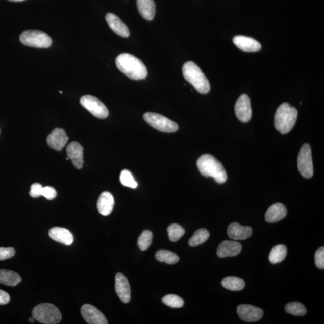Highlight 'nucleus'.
Segmentation results:
<instances>
[{"label": "nucleus", "mask_w": 324, "mask_h": 324, "mask_svg": "<svg viewBox=\"0 0 324 324\" xmlns=\"http://www.w3.org/2000/svg\"><path fill=\"white\" fill-rule=\"evenodd\" d=\"M29 320L30 322L33 323L34 321H35V318H34L33 317H31V318H29Z\"/></svg>", "instance_id": "obj_39"}, {"label": "nucleus", "mask_w": 324, "mask_h": 324, "mask_svg": "<svg viewBox=\"0 0 324 324\" xmlns=\"http://www.w3.org/2000/svg\"><path fill=\"white\" fill-rule=\"evenodd\" d=\"M153 234L149 230L142 232L138 239V245L142 251L147 250L152 243Z\"/></svg>", "instance_id": "obj_31"}, {"label": "nucleus", "mask_w": 324, "mask_h": 324, "mask_svg": "<svg viewBox=\"0 0 324 324\" xmlns=\"http://www.w3.org/2000/svg\"><path fill=\"white\" fill-rule=\"evenodd\" d=\"M287 214V209L282 203H276L269 208L265 214V220L268 223H275L281 221Z\"/></svg>", "instance_id": "obj_20"}, {"label": "nucleus", "mask_w": 324, "mask_h": 324, "mask_svg": "<svg viewBox=\"0 0 324 324\" xmlns=\"http://www.w3.org/2000/svg\"><path fill=\"white\" fill-rule=\"evenodd\" d=\"M69 141V138L64 130L61 128L54 129L47 136V143L49 147L60 151L66 146Z\"/></svg>", "instance_id": "obj_13"}, {"label": "nucleus", "mask_w": 324, "mask_h": 324, "mask_svg": "<svg viewBox=\"0 0 324 324\" xmlns=\"http://www.w3.org/2000/svg\"><path fill=\"white\" fill-rule=\"evenodd\" d=\"M115 201L113 196L108 192H104L101 194L97 201V209L102 216L110 215L114 209Z\"/></svg>", "instance_id": "obj_21"}, {"label": "nucleus", "mask_w": 324, "mask_h": 324, "mask_svg": "<svg viewBox=\"0 0 324 324\" xmlns=\"http://www.w3.org/2000/svg\"><path fill=\"white\" fill-rule=\"evenodd\" d=\"M43 187L39 183H35L31 186L30 195L34 198L42 196Z\"/></svg>", "instance_id": "obj_36"}, {"label": "nucleus", "mask_w": 324, "mask_h": 324, "mask_svg": "<svg viewBox=\"0 0 324 324\" xmlns=\"http://www.w3.org/2000/svg\"><path fill=\"white\" fill-rule=\"evenodd\" d=\"M298 168L301 175L306 179H310L313 175V165L311 147L308 144L302 146L297 160Z\"/></svg>", "instance_id": "obj_8"}, {"label": "nucleus", "mask_w": 324, "mask_h": 324, "mask_svg": "<svg viewBox=\"0 0 324 324\" xmlns=\"http://www.w3.org/2000/svg\"><path fill=\"white\" fill-rule=\"evenodd\" d=\"M210 237L209 232L205 228H201L194 233L189 241L190 247H196L205 243Z\"/></svg>", "instance_id": "obj_28"}, {"label": "nucleus", "mask_w": 324, "mask_h": 324, "mask_svg": "<svg viewBox=\"0 0 324 324\" xmlns=\"http://www.w3.org/2000/svg\"><path fill=\"white\" fill-rule=\"evenodd\" d=\"M120 180L122 185L130 187V188L136 189L138 186V183L135 180L134 176L128 170H122L120 175Z\"/></svg>", "instance_id": "obj_32"}, {"label": "nucleus", "mask_w": 324, "mask_h": 324, "mask_svg": "<svg viewBox=\"0 0 324 324\" xmlns=\"http://www.w3.org/2000/svg\"><path fill=\"white\" fill-rule=\"evenodd\" d=\"M22 281L16 272L7 269H0V284L9 286H16Z\"/></svg>", "instance_id": "obj_24"}, {"label": "nucleus", "mask_w": 324, "mask_h": 324, "mask_svg": "<svg viewBox=\"0 0 324 324\" xmlns=\"http://www.w3.org/2000/svg\"><path fill=\"white\" fill-rule=\"evenodd\" d=\"M237 312L241 319L248 322L258 321L264 314L262 309L251 305L238 306Z\"/></svg>", "instance_id": "obj_11"}, {"label": "nucleus", "mask_w": 324, "mask_h": 324, "mask_svg": "<svg viewBox=\"0 0 324 324\" xmlns=\"http://www.w3.org/2000/svg\"><path fill=\"white\" fill-rule=\"evenodd\" d=\"M241 250V245L238 242L226 240L219 244L217 255L220 258L235 257L240 253Z\"/></svg>", "instance_id": "obj_16"}, {"label": "nucleus", "mask_w": 324, "mask_h": 324, "mask_svg": "<svg viewBox=\"0 0 324 324\" xmlns=\"http://www.w3.org/2000/svg\"><path fill=\"white\" fill-rule=\"evenodd\" d=\"M315 261L317 267L322 269L324 268V248L323 247L316 251Z\"/></svg>", "instance_id": "obj_34"}, {"label": "nucleus", "mask_w": 324, "mask_h": 324, "mask_svg": "<svg viewBox=\"0 0 324 324\" xmlns=\"http://www.w3.org/2000/svg\"><path fill=\"white\" fill-rule=\"evenodd\" d=\"M84 319L89 324H107L108 320L100 310L89 304L84 305L81 309Z\"/></svg>", "instance_id": "obj_12"}, {"label": "nucleus", "mask_w": 324, "mask_h": 324, "mask_svg": "<svg viewBox=\"0 0 324 324\" xmlns=\"http://www.w3.org/2000/svg\"><path fill=\"white\" fill-rule=\"evenodd\" d=\"M106 20L110 28L118 35L123 37L129 36L128 27L117 15L109 13L106 15Z\"/></svg>", "instance_id": "obj_19"}, {"label": "nucleus", "mask_w": 324, "mask_h": 324, "mask_svg": "<svg viewBox=\"0 0 324 324\" xmlns=\"http://www.w3.org/2000/svg\"><path fill=\"white\" fill-rule=\"evenodd\" d=\"M167 231L169 240L172 242L179 241L185 234V230L180 225L176 223L169 225Z\"/></svg>", "instance_id": "obj_30"}, {"label": "nucleus", "mask_w": 324, "mask_h": 324, "mask_svg": "<svg viewBox=\"0 0 324 324\" xmlns=\"http://www.w3.org/2000/svg\"><path fill=\"white\" fill-rule=\"evenodd\" d=\"M233 42L238 48L245 52H257L261 49V44L251 37L237 36L233 39Z\"/></svg>", "instance_id": "obj_18"}, {"label": "nucleus", "mask_w": 324, "mask_h": 324, "mask_svg": "<svg viewBox=\"0 0 324 324\" xmlns=\"http://www.w3.org/2000/svg\"><path fill=\"white\" fill-rule=\"evenodd\" d=\"M227 234L231 239L244 240L251 236L252 229L250 227H244L238 223H233L228 227Z\"/></svg>", "instance_id": "obj_17"}, {"label": "nucleus", "mask_w": 324, "mask_h": 324, "mask_svg": "<svg viewBox=\"0 0 324 324\" xmlns=\"http://www.w3.org/2000/svg\"><path fill=\"white\" fill-rule=\"evenodd\" d=\"M115 288L119 298L124 303L131 300V288L128 279L120 272L115 276Z\"/></svg>", "instance_id": "obj_14"}, {"label": "nucleus", "mask_w": 324, "mask_h": 324, "mask_svg": "<svg viewBox=\"0 0 324 324\" xmlns=\"http://www.w3.org/2000/svg\"><path fill=\"white\" fill-rule=\"evenodd\" d=\"M42 196L47 200H53L57 196V192L55 189L52 187L46 186L43 187Z\"/></svg>", "instance_id": "obj_37"}, {"label": "nucleus", "mask_w": 324, "mask_h": 324, "mask_svg": "<svg viewBox=\"0 0 324 324\" xmlns=\"http://www.w3.org/2000/svg\"><path fill=\"white\" fill-rule=\"evenodd\" d=\"M9 302V295L6 292L0 289V305L8 304Z\"/></svg>", "instance_id": "obj_38"}, {"label": "nucleus", "mask_w": 324, "mask_h": 324, "mask_svg": "<svg viewBox=\"0 0 324 324\" xmlns=\"http://www.w3.org/2000/svg\"><path fill=\"white\" fill-rule=\"evenodd\" d=\"M19 39L23 45L37 48H47L52 45V39L46 33L39 30H26Z\"/></svg>", "instance_id": "obj_6"}, {"label": "nucleus", "mask_w": 324, "mask_h": 324, "mask_svg": "<svg viewBox=\"0 0 324 324\" xmlns=\"http://www.w3.org/2000/svg\"><path fill=\"white\" fill-rule=\"evenodd\" d=\"M183 74L185 80L192 84L201 94H207L210 90V84L206 75L197 65L188 61L183 65Z\"/></svg>", "instance_id": "obj_3"}, {"label": "nucleus", "mask_w": 324, "mask_h": 324, "mask_svg": "<svg viewBox=\"0 0 324 324\" xmlns=\"http://www.w3.org/2000/svg\"><path fill=\"white\" fill-rule=\"evenodd\" d=\"M9 1L15 2H19L24 1V0H9Z\"/></svg>", "instance_id": "obj_40"}, {"label": "nucleus", "mask_w": 324, "mask_h": 324, "mask_svg": "<svg viewBox=\"0 0 324 324\" xmlns=\"http://www.w3.org/2000/svg\"><path fill=\"white\" fill-rule=\"evenodd\" d=\"M138 11L141 15L148 20L155 18L156 5L153 0H137Z\"/></svg>", "instance_id": "obj_23"}, {"label": "nucleus", "mask_w": 324, "mask_h": 324, "mask_svg": "<svg viewBox=\"0 0 324 324\" xmlns=\"http://www.w3.org/2000/svg\"><path fill=\"white\" fill-rule=\"evenodd\" d=\"M155 257L157 260L165 262L168 264H175L179 261L177 254L168 250H160L156 252Z\"/></svg>", "instance_id": "obj_27"}, {"label": "nucleus", "mask_w": 324, "mask_h": 324, "mask_svg": "<svg viewBox=\"0 0 324 324\" xmlns=\"http://www.w3.org/2000/svg\"><path fill=\"white\" fill-rule=\"evenodd\" d=\"M298 117V111L288 103L280 105L276 112L275 125L282 134H288L294 128Z\"/></svg>", "instance_id": "obj_4"}, {"label": "nucleus", "mask_w": 324, "mask_h": 324, "mask_svg": "<svg viewBox=\"0 0 324 324\" xmlns=\"http://www.w3.org/2000/svg\"><path fill=\"white\" fill-rule=\"evenodd\" d=\"M115 63L118 69L131 80H144L147 76V69L144 64L132 54H120Z\"/></svg>", "instance_id": "obj_1"}, {"label": "nucleus", "mask_w": 324, "mask_h": 324, "mask_svg": "<svg viewBox=\"0 0 324 324\" xmlns=\"http://www.w3.org/2000/svg\"><path fill=\"white\" fill-rule=\"evenodd\" d=\"M287 255V248L284 245H276L269 255V261L271 264H278L284 260Z\"/></svg>", "instance_id": "obj_26"}, {"label": "nucleus", "mask_w": 324, "mask_h": 324, "mask_svg": "<svg viewBox=\"0 0 324 324\" xmlns=\"http://www.w3.org/2000/svg\"><path fill=\"white\" fill-rule=\"evenodd\" d=\"M144 118L148 124L158 131L167 133L178 131V124L162 115L153 112H146L144 115Z\"/></svg>", "instance_id": "obj_7"}, {"label": "nucleus", "mask_w": 324, "mask_h": 324, "mask_svg": "<svg viewBox=\"0 0 324 324\" xmlns=\"http://www.w3.org/2000/svg\"><path fill=\"white\" fill-rule=\"evenodd\" d=\"M221 285L223 287L230 291H239L243 289L245 286V282L243 279L235 277V276H230L224 278L221 281Z\"/></svg>", "instance_id": "obj_25"}, {"label": "nucleus", "mask_w": 324, "mask_h": 324, "mask_svg": "<svg viewBox=\"0 0 324 324\" xmlns=\"http://www.w3.org/2000/svg\"><path fill=\"white\" fill-rule=\"evenodd\" d=\"M34 318L40 323L44 324H57L61 322L62 316L57 308L51 303H42L33 309Z\"/></svg>", "instance_id": "obj_5"}, {"label": "nucleus", "mask_w": 324, "mask_h": 324, "mask_svg": "<svg viewBox=\"0 0 324 324\" xmlns=\"http://www.w3.org/2000/svg\"><path fill=\"white\" fill-rule=\"evenodd\" d=\"M66 153L68 158L71 160L73 166L78 169L83 168L84 164V149L77 142H72L67 146Z\"/></svg>", "instance_id": "obj_15"}, {"label": "nucleus", "mask_w": 324, "mask_h": 324, "mask_svg": "<svg viewBox=\"0 0 324 324\" xmlns=\"http://www.w3.org/2000/svg\"><path fill=\"white\" fill-rule=\"evenodd\" d=\"M80 103L95 117L101 119L108 117V109L98 98L90 95H84L81 97Z\"/></svg>", "instance_id": "obj_9"}, {"label": "nucleus", "mask_w": 324, "mask_h": 324, "mask_svg": "<svg viewBox=\"0 0 324 324\" xmlns=\"http://www.w3.org/2000/svg\"><path fill=\"white\" fill-rule=\"evenodd\" d=\"M49 235L54 241L66 245H71L74 240L72 234L63 228H53L49 231Z\"/></svg>", "instance_id": "obj_22"}, {"label": "nucleus", "mask_w": 324, "mask_h": 324, "mask_svg": "<svg viewBox=\"0 0 324 324\" xmlns=\"http://www.w3.org/2000/svg\"><path fill=\"white\" fill-rule=\"evenodd\" d=\"M162 301L165 305L173 308H180L184 305L183 300L179 296L173 294L165 296Z\"/></svg>", "instance_id": "obj_33"}, {"label": "nucleus", "mask_w": 324, "mask_h": 324, "mask_svg": "<svg viewBox=\"0 0 324 324\" xmlns=\"http://www.w3.org/2000/svg\"><path fill=\"white\" fill-rule=\"evenodd\" d=\"M197 168L201 175L212 177L218 183L227 182L228 176L222 164L216 158L210 154L200 157L197 161Z\"/></svg>", "instance_id": "obj_2"}, {"label": "nucleus", "mask_w": 324, "mask_h": 324, "mask_svg": "<svg viewBox=\"0 0 324 324\" xmlns=\"http://www.w3.org/2000/svg\"><path fill=\"white\" fill-rule=\"evenodd\" d=\"M237 117L242 122H248L252 118V108L250 97L246 94L241 95L235 105Z\"/></svg>", "instance_id": "obj_10"}, {"label": "nucleus", "mask_w": 324, "mask_h": 324, "mask_svg": "<svg viewBox=\"0 0 324 324\" xmlns=\"http://www.w3.org/2000/svg\"><path fill=\"white\" fill-rule=\"evenodd\" d=\"M15 254V250L12 247H0V261L11 258Z\"/></svg>", "instance_id": "obj_35"}, {"label": "nucleus", "mask_w": 324, "mask_h": 324, "mask_svg": "<svg viewBox=\"0 0 324 324\" xmlns=\"http://www.w3.org/2000/svg\"><path fill=\"white\" fill-rule=\"evenodd\" d=\"M286 312L289 314L302 316L306 314L307 310L305 306L300 302H291L285 306Z\"/></svg>", "instance_id": "obj_29"}]
</instances>
